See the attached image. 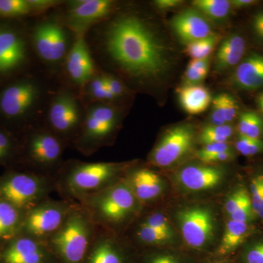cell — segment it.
I'll return each mask as SVG.
<instances>
[{"instance_id": "cell-1", "label": "cell", "mask_w": 263, "mask_h": 263, "mask_svg": "<svg viewBox=\"0 0 263 263\" xmlns=\"http://www.w3.org/2000/svg\"><path fill=\"white\" fill-rule=\"evenodd\" d=\"M105 48L121 70L138 81L158 80L171 67L165 43L146 21L135 15H122L109 24Z\"/></svg>"}, {"instance_id": "cell-2", "label": "cell", "mask_w": 263, "mask_h": 263, "mask_svg": "<svg viewBox=\"0 0 263 263\" xmlns=\"http://www.w3.org/2000/svg\"><path fill=\"white\" fill-rule=\"evenodd\" d=\"M130 163L83 162L62 164L55 179L62 199L79 202L122 181Z\"/></svg>"}, {"instance_id": "cell-3", "label": "cell", "mask_w": 263, "mask_h": 263, "mask_svg": "<svg viewBox=\"0 0 263 263\" xmlns=\"http://www.w3.org/2000/svg\"><path fill=\"white\" fill-rule=\"evenodd\" d=\"M95 226L122 234L143 212V205L124 180L79 202Z\"/></svg>"}, {"instance_id": "cell-4", "label": "cell", "mask_w": 263, "mask_h": 263, "mask_svg": "<svg viewBox=\"0 0 263 263\" xmlns=\"http://www.w3.org/2000/svg\"><path fill=\"white\" fill-rule=\"evenodd\" d=\"M96 230L89 214L79 204L65 224L46 242L57 263H83Z\"/></svg>"}, {"instance_id": "cell-5", "label": "cell", "mask_w": 263, "mask_h": 263, "mask_svg": "<svg viewBox=\"0 0 263 263\" xmlns=\"http://www.w3.org/2000/svg\"><path fill=\"white\" fill-rule=\"evenodd\" d=\"M57 192L55 177L32 171L10 169L0 176V197L24 214Z\"/></svg>"}, {"instance_id": "cell-6", "label": "cell", "mask_w": 263, "mask_h": 263, "mask_svg": "<svg viewBox=\"0 0 263 263\" xmlns=\"http://www.w3.org/2000/svg\"><path fill=\"white\" fill-rule=\"evenodd\" d=\"M119 124L117 110L106 103H97L90 107L83 119L80 131L74 141L84 155L95 153L111 139Z\"/></svg>"}, {"instance_id": "cell-7", "label": "cell", "mask_w": 263, "mask_h": 263, "mask_svg": "<svg viewBox=\"0 0 263 263\" xmlns=\"http://www.w3.org/2000/svg\"><path fill=\"white\" fill-rule=\"evenodd\" d=\"M79 204L50 197L26 213L21 233L46 243L65 224Z\"/></svg>"}, {"instance_id": "cell-8", "label": "cell", "mask_w": 263, "mask_h": 263, "mask_svg": "<svg viewBox=\"0 0 263 263\" xmlns=\"http://www.w3.org/2000/svg\"><path fill=\"white\" fill-rule=\"evenodd\" d=\"M24 150L27 163L34 172L55 177L63 164L64 141L49 129L32 132Z\"/></svg>"}, {"instance_id": "cell-9", "label": "cell", "mask_w": 263, "mask_h": 263, "mask_svg": "<svg viewBox=\"0 0 263 263\" xmlns=\"http://www.w3.org/2000/svg\"><path fill=\"white\" fill-rule=\"evenodd\" d=\"M178 226L185 243L200 250L212 245L215 238L216 219L211 208L190 205L176 213Z\"/></svg>"}, {"instance_id": "cell-10", "label": "cell", "mask_w": 263, "mask_h": 263, "mask_svg": "<svg viewBox=\"0 0 263 263\" xmlns=\"http://www.w3.org/2000/svg\"><path fill=\"white\" fill-rule=\"evenodd\" d=\"M195 132L193 125L181 124L164 133L154 147L148 161L157 167H167L178 163L193 150Z\"/></svg>"}, {"instance_id": "cell-11", "label": "cell", "mask_w": 263, "mask_h": 263, "mask_svg": "<svg viewBox=\"0 0 263 263\" xmlns=\"http://www.w3.org/2000/svg\"><path fill=\"white\" fill-rule=\"evenodd\" d=\"M48 122L49 130L62 141H75L83 120L79 103L70 92L62 91L53 99L48 111Z\"/></svg>"}, {"instance_id": "cell-12", "label": "cell", "mask_w": 263, "mask_h": 263, "mask_svg": "<svg viewBox=\"0 0 263 263\" xmlns=\"http://www.w3.org/2000/svg\"><path fill=\"white\" fill-rule=\"evenodd\" d=\"M0 263H57L44 242L20 233L0 246Z\"/></svg>"}, {"instance_id": "cell-13", "label": "cell", "mask_w": 263, "mask_h": 263, "mask_svg": "<svg viewBox=\"0 0 263 263\" xmlns=\"http://www.w3.org/2000/svg\"><path fill=\"white\" fill-rule=\"evenodd\" d=\"M126 243L121 236L96 227L83 263H133L130 249Z\"/></svg>"}, {"instance_id": "cell-14", "label": "cell", "mask_w": 263, "mask_h": 263, "mask_svg": "<svg viewBox=\"0 0 263 263\" xmlns=\"http://www.w3.org/2000/svg\"><path fill=\"white\" fill-rule=\"evenodd\" d=\"M32 39L35 51L43 61L58 63L67 56V33L56 22L48 21L40 24L34 29Z\"/></svg>"}, {"instance_id": "cell-15", "label": "cell", "mask_w": 263, "mask_h": 263, "mask_svg": "<svg viewBox=\"0 0 263 263\" xmlns=\"http://www.w3.org/2000/svg\"><path fill=\"white\" fill-rule=\"evenodd\" d=\"M114 2L110 0H76L70 2L66 14L67 27L84 35L91 26L108 17L113 11Z\"/></svg>"}, {"instance_id": "cell-16", "label": "cell", "mask_w": 263, "mask_h": 263, "mask_svg": "<svg viewBox=\"0 0 263 263\" xmlns=\"http://www.w3.org/2000/svg\"><path fill=\"white\" fill-rule=\"evenodd\" d=\"M38 97L39 89L32 81L10 84L0 93V111L9 119L22 117L34 106Z\"/></svg>"}, {"instance_id": "cell-17", "label": "cell", "mask_w": 263, "mask_h": 263, "mask_svg": "<svg viewBox=\"0 0 263 263\" xmlns=\"http://www.w3.org/2000/svg\"><path fill=\"white\" fill-rule=\"evenodd\" d=\"M226 177V171L210 164L184 166L177 174V181L184 190L193 193L207 191L217 187Z\"/></svg>"}, {"instance_id": "cell-18", "label": "cell", "mask_w": 263, "mask_h": 263, "mask_svg": "<svg viewBox=\"0 0 263 263\" xmlns=\"http://www.w3.org/2000/svg\"><path fill=\"white\" fill-rule=\"evenodd\" d=\"M123 180L143 206L153 202L163 193V179L155 171L132 165Z\"/></svg>"}, {"instance_id": "cell-19", "label": "cell", "mask_w": 263, "mask_h": 263, "mask_svg": "<svg viewBox=\"0 0 263 263\" xmlns=\"http://www.w3.org/2000/svg\"><path fill=\"white\" fill-rule=\"evenodd\" d=\"M66 70L72 82L84 86L95 76V67L84 35H76L66 57Z\"/></svg>"}, {"instance_id": "cell-20", "label": "cell", "mask_w": 263, "mask_h": 263, "mask_svg": "<svg viewBox=\"0 0 263 263\" xmlns=\"http://www.w3.org/2000/svg\"><path fill=\"white\" fill-rule=\"evenodd\" d=\"M171 26L178 37L186 45L214 34L209 21L195 9L180 12L173 18Z\"/></svg>"}, {"instance_id": "cell-21", "label": "cell", "mask_w": 263, "mask_h": 263, "mask_svg": "<svg viewBox=\"0 0 263 263\" xmlns=\"http://www.w3.org/2000/svg\"><path fill=\"white\" fill-rule=\"evenodd\" d=\"M27 49L23 37L14 29L0 28V75L21 67L26 60Z\"/></svg>"}, {"instance_id": "cell-22", "label": "cell", "mask_w": 263, "mask_h": 263, "mask_svg": "<svg viewBox=\"0 0 263 263\" xmlns=\"http://www.w3.org/2000/svg\"><path fill=\"white\" fill-rule=\"evenodd\" d=\"M233 84L246 91L263 87V55L252 53L243 59L235 67Z\"/></svg>"}, {"instance_id": "cell-23", "label": "cell", "mask_w": 263, "mask_h": 263, "mask_svg": "<svg viewBox=\"0 0 263 263\" xmlns=\"http://www.w3.org/2000/svg\"><path fill=\"white\" fill-rule=\"evenodd\" d=\"M247 42L240 34H231L224 38L216 52L214 70L219 73L236 67L245 57Z\"/></svg>"}, {"instance_id": "cell-24", "label": "cell", "mask_w": 263, "mask_h": 263, "mask_svg": "<svg viewBox=\"0 0 263 263\" xmlns=\"http://www.w3.org/2000/svg\"><path fill=\"white\" fill-rule=\"evenodd\" d=\"M177 93L183 110L191 115L203 113L212 104L209 89L200 84L182 86L177 89Z\"/></svg>"}, {"instance_id": "cell-25", "label": "cell", "mask_w": 263, "mask_h": 263, "mask_svg": "<svg viewBox=\"0 0 263 263\" xmlns=\"http://www.w3.org/2000/svg\"><path fill=\"white\" fill-rule=\"evenodd\" d=\"M25 214L0 197V246L20 234Z\"/></svg>"}, {"instance_id": "cell-26", "label": "cell", "mask_w": 263, "mask_h": 263, "mask_svg": "<svg viewBox=\"0 0 263 263\" xmlns=\"http://www.w3.org/2000/svg\"><path fill=\"white\" fill-rule=\"evenodd\" d=\"M252 233L249 223L229 219L227 221L218 253L221 256L233 252L245 242Z\"/></svg>"}, {"instance_id": "cell-27", "label": "cell", "mask_w": 263, "mask_h": 263, "mask_svg": "<svg viewBox=\"0 0 263 263\" xmlns=\"http://www.w3.org/2000/svg\"><path fill=\"white\" fill-rule=\"evenodd\" d=\"M195 10L208 20H226L231 13L232 6L228 0H195L193 2Z\"/></svg>"}, {"instance_id": "cell-28", "label": "cell", "mask_w": 263, "mask_h": 263, "mask_svg": "<svg viewBox=\"0 0 263 263\" xmlns=\"http://www.w3.org/2000/svg\"><path fill=\"white\" fill-rule=\"evenodd\" d=\"M239 136L263 140V118L253 110H247L240 114L237 124Z\"/></svg>"}, {"instance_id": "cell-29", "label": "cell", "mask_w": 263, "mask_h": 263, "mask_svg": "<svg viewBox=\"0 0 263 263\" xmlns=\"http://www.w3.org/2000/svg\"><path fill=\"white\" fill-rule=\"evenodd\" d=\"M234 134V128L230 124L208 125L200 132L199 140L203 146L212 143H228Z\"/></svg>"}, {"instance_id": "cell-30", "label": "cell", "mask_w": 263, "mask_h": 263, "mask_svg": "<svg viewBox=\"0 0 263 263\" xmlns=\"http://www.w3.org/2000/svg\"><path fill=\"white\" fill-rule=\"evenodd\" d=\"M219 34H212L209 37L186 45L184 52L192 60L209 58L220 40Z\"/></svg>"}, {"instance_id": "cell-31", "label": "cell", "mask_w": 263, "mask_h": 263, "mask_svg": "<svg viewBox=\"0 0 263 263\" xmlns=\"http://www.w3.org/2000/svg\"><path fill=\"white\" fill-rule=\"evenodd\" d=\"M210 67V58L201 60H192L188 64L184 75H183V86L199 85L205 80L209 73Z\"/></svg>"}, {"instance_id": "cell-32", "label": "cell", "mask_w": 263, "mask_h": 263, "mask_svg": "<svg viewBox=\"0 0 263 263\" xmlns=\"http://www.w3.org/2000/svg\"><path fill=\"white\" fill-rule=\"evenodd\" d=\"M86 86L88 96L97 103H105L115 100L107 86L105 75L95 76Z\"/></svg>"}, {"instance_id": "cell-33", "label": "cell", "mask_w": 263, "mask_h": 263, "mask_svg": "<svg viewBox=\"0 0 263 263\" xmlns=\"http://www.w3.org/2000/svg\"><path fill=\"white\" fill-rule=\"evenodd\" d=\"M32 13L27 0H0V17L16 18Z\"/></svg>"}, {"instance_id": "cell-34", "label": "cell", "mask_w": 263, "mask_h": 263, "mask_svg": "<svg viewBox=\"0 0 263 263\" xmlns=\"http://www.w3.org/2000/svg\"><path fill=\"white\" fill-rule=\"evenodd\" d=\"M136 220L145 224V226L159 230L166 234L175 237V231L172 224L170 222L167 216L163 213L160 212H151L143 217L138 216Z\"/></svg>"}, {"instance_id": "cell-35", "label": "cell", "mask_w": 263, "mask_h": 263, "mask_svg": "<svg viewBox=\"0 0 263 263\" xmlns=\"http://www.w3.org/2000/svg\"><path fill=\"white\" fill-rule=\"evenodd\" d=\"M18 143L8 132L0 129V165L10 163L18 154Z\"/></svg>"}, {"instance_id": "cell-36", "label": "cell", "mask_w": 263, "mask_h": 263, "mask_svg": "<svg viewBox=\"0 0 263 263\" xmlns=\"http://www.w3.org/2000/svg\"><path fill=\"white\" fill-rule=\"evenodd\" d=\"M249 193L254 213L263 221V173L252 178Z\"/></svg>"}, {"instance_id": "cell-37", "label": "cell", "mask_w": 263, "mask_h": 263, "mask_svg": "<svg viewBox=\"0 0 263 263\" xmlns=\"http://www.w3.org/2000/svg\"><path fill=\"white\" fill-rule=\"evenodd\" d=\"M235 147L240 155L245 157H254L263 153V140L238 135Z\"/></svg>"}, {"instance_id": "cell-38", "label": "cell", "mask_w": 263, "mask_h": 263, "mask_svg": "<svg viewBox=\"0 0 263 263\" xmlns=\"http://www.w3.org/2000/svg\"><path fill=\"white\" fill-rule=\"evenodd\" d=\"M250 201V195L246 189L243 187L237 189L227 198L224 203V210L226 214L230 216L235 211Z\"/></svg>"}, {"instance_id": "cell-39", "label": "cell", "mask_w": 263, "mask_h": 263, "mask_svg": "<svg viewBox=\"0 0 263 263\" xmlns=\"http://www.w3.org/2000/svg\"><path fill=\"white\" fill-rule=\"evenodd\" d=\"M242 263H263V239L249 243L243 249Z\"/></svg>"}, {"instance_id": "cell-40", "label": "cell", "mask_w": 263, "mask_h": 263, "mask_svg": "<svg viewBox=\"0 0 263 263\" xmlns=\"http://www.w3.org/2000/svg\"><path fill=\"white\" fill-rule=\"evenodd\" d=\"M221 108L227 124H230L236 119L238 115L239 105L234 97L228 94H219Z\"/></svg>"}, {"instance_id": "cell-41", "label": "cell", "mask_w": 263, "mask_h": 263, "mask_svg": "<svg viewBox=\"0 0 263 263\" xmlns=\"http://www.w3.org/2000/svg\"><path fill=\"white\" fill-rule=\"evenodd\" d=\"M138 261L139 263H181L174 254L161 252H145Z\"/></svg>"}, {"instance_id": "cell-42", "label": "cell", "mask_w": 263, "mask_h": 263, "mask_svg": "<svg viewBox=\"0 0 263 263\" xmlns=\"http://www.w3.org/2000/svg\"><path fill=\"white\" fill-rule=\"evenodd\" d=\"M257 216L256 215L252 208V201L247 202L243 206L230 216V219L232 220L242 221V222L249 223L255 220Z\"/></svg>"}, {"instance_id": "cell-43", "label": "cell", "mask_w": 263, "mask_h": 263, "mask_svg": "<svg viewBox=\"0 0 263 263\" xmlns=\"http://www.w3.org/2000/svg\"><path fill=\"white\" fill-rule=\"evenodd\" d=\"M235 156L234 151L232 149L220 152V153L214 154V155L200 156V157H197V158L204 163L214 164L233 160Z\"/></svg>"}, {"instance_id": "cell-44", "label": "cell", "mask_w": 263, "mask_h": 263, "mask_svg": "<svg viewBox=\"0 0 263 263\" xmlns=\"http://www.w3.org/2000/svg\"><path fill=\"white\" fill-rule=\"evenodd\" d=\"M211 122L213 125H224L227 124L221 108L220 99L219 95L212 99V113H211Z\"/></svg>"}, {"instance_id": "cell-45", "label": "cell", "mask_w": 263, "mask_h": 263, "mask_svg": "<svg viewBox=\"0 0 263 263\" xmlns=\"http://www.w3.org/2000/svg\"><path fill=\"white\" fill-rule=\"evenodd\" d=\"M105 81L109 91L114 98H121L126 94V88L122 81L111 75H105Z\"/></svg>"}, {"instance_id": "cell-46", "label": "cell", "mask_w": 263, "mask_h": 263, "mask_svg": "<svg viewBox=\"0 0 263 263\" xmlns=\"http://www.w3.org/2000/svg\"><path fill=\"white\" fill-rule=\"evenodd\" d=\"M251 29L257 41L263 45V9L259 10L252 16Z\"/></svg>"}, {"instance_id": "cell-47", "label": "cell", "mask_w": 263, "mask_h": 263, "mask_svg": "<svg viewBox=\"0 0 263 263\" xmlns=\"http://www.w3.org/2000/svg\"><path fill=\"white\" fill-rule=\"evenodd\" d=\"M231 145L229 143H212V144L205 145L201 149L196 152V157L200 156L214 155V154L220 153L232 150Z\"/></svg>"}, {"instance_id": "cell-48", "label": "cell", "mask_w": 263, "mask_h": 263, "mask_svg": "<svg viewBox=\"0 0 263 263\" xmlns=\"http://www.w3.org/2000/svg\"><path fill=\"white\" fill-rule=\"evenodd\" d=\"M32 13H41L61 4V1L57 0H27Z\"/></svg>"}, {"instance_id": "cell-49", "label": "cell", "mask_w": 263, "mask_h": 263, "mask_svg": "<svg viewBox=\"0 0 263 263\" xmlns=\"http://www.w3.org/2000/svg\"><path fill=\"white\" fill-rule=\"evenodd\" d=\"M181 0H157L154 3L156 8L161 10H169L177 8L182 4Z\"/></svg>"}, {"instance_id": "cell-50", "label": "cell", "mask_w": 263, "mask_h": 263, "mask_svg": "<svg viewBox=\"0 0 263 263\" xmlns=\"http://www.w3.org/2000/svg\"><path fill=\"white\" fill-rule=\"evenodd\" d=\"M258 2L256 0H232L230 1L232 8L235 9H243V8H249L253 5L257 4Z\"/></svg>"}, {"instance_id": "cell-51", "label": "cell", "mask_w": 263, "mask_h": 263, "mask_svg": "<svg viewBox=\"0 0 263 263\" xmlns=\"http://www.w3.org/2000/svg\"><path fill=\"white\" fill-rule=\"evenodd\" d=\"M257 104L258 105L259 110H261L263 114V91L257 96Z\"/></svg>"}]
</instances>
